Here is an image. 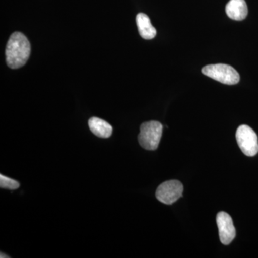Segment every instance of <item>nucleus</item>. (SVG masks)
Segmentation results:
<instances>
[{"label": "nucleus", "instance_id": "nucleus-1", "mask_svg": "<svg viewBox=\"0 0 258 258\" xmlns=\"http://www.w3.org/2000/svg\"><path fill=\"white\" fill-rule=\"evenodd\" d=\"M30 52L31 46L26 36L22 32H14L7 44L5 50L7 64L12 69L23 67L28 60Z\"/></svg>", "mask_w": 258, "mask_h": 258}, {"label": "nucleus", "instance_id": "nucleus-2", "mask_svg": "<svg viewBox=\"0 0 258 258\" xmlns=\"http://www.w3.org/2000/svg\"><path fill=\"white\" fill-rule=\"evenodd\" d=\"M163 125L156 120L144 122L141 125L138 139L141 147L147 150H156L160 143Z\"/></svg>", "mask_w": 258, "mask_h": 258}, {"label": "nucleus", "instance_id": "nucleus-3", "mask_svg": "<svg viewBox=\"0 0 258 258\" xmlns=\"http://www.w3.org/2000/svg\"><path fill=\"white\" fill-rule=\"evenodd\" d=\"M202 72L205 76L226 85H235L240 81V75L232 66L227 64H208Z\"/></svg>", "mask_w": 258, "mask_h": 258}, {"label": "nucleus", "instance_id": "nucleus-4", "mask_svg": "<svg viewBox=\"0 0 258 258\" xmlns=\"http://www.w3.org/2000/svg\"><path fill=\"white\" fill-rule=\"evenodd\" d=\"M236 139L241 151L247 157H254L258 153V139L253 129L241 125L236 132Z\"/></svg>", "mask_w": 258, "mask_h": 258}, {"label": "nucleus", "instance_id": "nucleus-5", "mask_svg": "<svg viewBox=\"0 0 258 258\" xmlns=\"http://www.w3.org/2000/svg\"><path fill=\"white\" fill-rule=\"evenodd\" d=\"M183 189L182 184L178 180L166 181L159 185L156 191V197L161 203L172 205L182 197Z\"/></svg>", "mask_w": 258, "mask_h": 258}, {"label": "nucleus", "instance_id": "nucleus-6", "mask_svg": "<svg viewBox=\"0 0 258 258\" xmlns=\"http://www.w3.org/2000/svg\"><path fill=\"white\" fill-rule=\"evenodd\" d=\"M217 224L220 241L225 245H228L233 241L236 236V230L232 217L225 212H219L217 215Z\"/></svg>", "mask_w": 258, "mask_h": 258}, {"label": "nucleus", "instance_id": "nucleus-7", "mask_svg": "<svg viewBox=\"0 0 258 258\" xmlns=\"http://www.w3.org/2000/svg\"><path fill=\"white\" fill-rule=\"evenodd\" d=\"M226 13L232 20H243L248 13L246 2L244 0H230L226 5Z\"/></svg>", "mask_w": 258, "mask_h": 258}, {"label": "nucleus", "instance_id": "nucleus-8", "mask_svg": "<svg viewBox=\"0 0 258 258\" xmlns=\"http://www.w3.org/2000/svg\"><path fill=\"white\" fill-rule=\"evenodd\" d=\"M88 126L91 132L100 138L106 139L111 137L113 128L106 120L92 117L88 120Z\"/></svg>", "mask_w": 258, "mask_h": 258}, {"label": "nucleus", "instance_id": "nucleus-9", "mask_svg": "<svg viewBox=\"0 0 258 258\" xmlns=\"http://www.w3.org/2000/svg\"><path fill=\"white\" fill-rule=\"evenodd\" d=\"M137 27L141 36L145 40H152L157 35V30L151 23L150 19L144 13H139L137 19Z\"/></svg>", "mask_w": 258, "mask_h": 258}, {"label": "nucleus", "instance_id": "nucleus-10", "mask_svg": "<svg viewBox=\"0 0 258 258\" xmlns=\"http://www.w3.org/2000/svg\"><path fill=\"white\" fill-rule=\"evenodd\" d=\"M0 186L3 189L14 190L20 187V183L18 182L16 180L7 177V176L1 174L0 175Z\"/></svg>", "mask_w": 258, "mask_h": 258}, {"label": "nucleus", "instance_id": "nucleus-11", "mask_svg": "<svg viewBox=\"0 0 258 258\" xmlns=\"http://www.w3.org/2000/svg\"><path fill=\"white\" fill-rule=\"evenodd\" d=\"M0 257H1V258H3V257H10L9 256H5V254H3V252H1V256H0Z\"/></svg>", "mask_w": 258, "mask_h": 258}]
</instances>
